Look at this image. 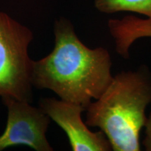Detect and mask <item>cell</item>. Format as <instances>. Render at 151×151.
<instances>
[{
  "instance_id": "obj_6",
  "label": "cell",
  "mask_w": 151,
  "mask_h": 151,
  "mask_svg": "<svg viewBox=\"0 0 151 151\" xmlns=\"http://www.w3.org/2000/svg\"><path fill=\"white\" fill-rule=\"evenodd\" d=\"M109 31L114 39L116 50L124 59L129 58L130 47L137 39L151 37V19L127 16L109 22Z\"/></svg>"
},
{
  "instance_id": "obj_2",
  "label": "cell",
  "mask_w": 151,
  "mask_h": 151,
  "mask_svg": "<svg viewBox=\"0 0 151 151\" xmlns=\"http://www.w3.org/2000/svg\"><path fill=\"white\" fill-rule=\"evenodd\" d=\"M151 104V72L146 65L113 76L111 83L87 107L86 124L99 127L114 151H139L140 133Z\"/></svg>"
},
{
  "instance_id": "obj_1",
  "label": "cell",
  "mask_w": 151,
  "mask_h": 151,
  "mask_svg": "<svg viewBox=\"0 0 151 151\" xmlns=\"http://www.w3.org/2000/svg\"><path fill=\"white\" fill-rule=\"evenodd\" d=\"M54 34L52 52L33 62L32 86L52 90L62 100L87 109L92 99L101 97L113 79L109 50L87 47L65 18L55 21Z\"/></svg>"
},
{
  "instance_id": "obj_7",
  "label": "cell",
  "mask_w": 151,
  "mask_h": 151,
  "mask_svg": "<svg viewBox=\"0 0 151 151\" xmlns=\"http://www.w3.org/2000/svg\"><path fill=\"white\" fill-rule=\"evenodd\" d=\"M94 5L105 14L130 11L151 19V0H94Z\"/></svg>"
},
{
  "instance_id": "obj_3",
  "label": "cell",
  "mask_w": 151,
  "mask_h": 151,
  "mask_svg": "<svg viewBox=\"0 0 151 151\" xmlns=\"http://www.w3.org/2000/svg\"><path fill=\"white\" fill-rule=\"evenodd\" d=\"M33 33L9 15L0 12V97L32 101L33 60L28 47Z\"/></svg>"
},
{
  "instance_id": "obj_4",
  "label": "cell",
  "mask_w": 151,
  "mask_h": 151,
  "mask_svg": "<svg viewBox=\"0 0 151 151\" xmlns=\"http://www.w3.org/2000/svg\"><path fill=\"white\" fill-rule=\"evenodd\" d=\"M8 109L6 129L0 136V151L9 147L25 145L37 151H52L46 139L50 118L40 107L12 98H3Z\"/></svg>"
},
{
  "instance_id": "obj_5",
  "label": "cell",
  "mask_w": 151,
  "mask_h": 151,
  "mask_svg": "<svg viewBox=\"0 0 151 151\" xmlns=\"http://www.w3.org/2000/svg\"><path fill=\"white\" fill-rule=\"evenodd\" d=\"M39 107L65 132L73 151H110V141L102 131L92 132L81 118L83 106L54 98H42Z\"/></svg>"
},
{
  "instance_id": "obj_8",
  "label": "cell",
  "mask_w": 151,
  "mask_h": 151,
  "mask_svg": "<svg viewBox=\"0 0 151 151\" xmlns=\"http://www.w3.org/2000/svg\"><path fill=\"white\" fill-rule=\"evenodd\" d=\"M144 127L146 130L142 144L146 151H151V111L148 116H147Z\"/></svg>"
}]
</instances>
